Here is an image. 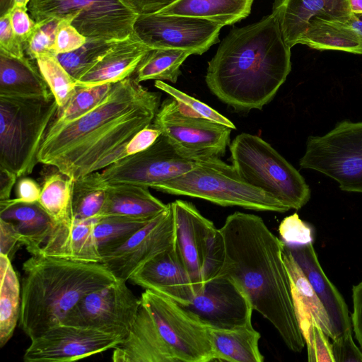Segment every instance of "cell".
Returning a JSON list of instances; mask_svg holds the SVG:
<instances>
[{"mask_svg": "<svg viewBox=\"0 0 362 362\" xmlns=\"http://www.w3.org/2000/svg\"><path fill=\"white\" fill-rule=\"evenodd\" d=\"M223 26L192 16L159 13L138 15L133 34L150 49H180L202 54L218 42Z\"/></svg>", "mask_w": 362, "mask_h": 362, "instance_id": "obj_14", "label": "cell"}, {"mask_svg": "<svg viewBox=\"0 0 362 362\" xmlns=\"http://www.w3.org/2000/svg\"><path fill=\"white\" fill-rule=\"evenodd\" d=\"M96 221L74 220L55 224L37 255L78 262L100 263L94 235Z\"/></svg>", "mask_w": 362, "mask_h": 362, "instance_id": "obj_22", "label": "cell"}, {"mask_svg": "<svg viewBox=\"0 0 362 362\" xmlns=\"http://www.w3.org/2000/svg\"><path fill=\"white\" fill-rule=\"evenodd\" d=\"M23 245L20 236L13 225L0 218V255L12 260L18 249Z\"/></svg>", "mask_w": 362, "mask_h": 362, "instance_id": "obj_47", "label": "cell"}, {"mask_svg": "<svg viewBox=\"0 0 362 362\" xmlns=\"http://www.w3.org/2000/svg\"><path fill=\"white\" fill-rule=\"evenodd\" d=\"M154 86L174 98L183 113L191 117L209 119L223 124L232 129H235V124L223 115L208 105L175 88L170 84L163 81L156 80L155 81Z\"/></svg>", "mask_w": 362, "mask_h": 362, "instance_id": "obj_39", "label": "cell"}, {"mask_svg": "<svg viewBox=\"0 0 362 362\" xmlns=\"http://www.w3.org/2000/svg\"><path fill=\"white\" fill-rule=\"evenodd\" d=\"M114 362L214 361L209 327L177 302L146 289L129 335L113 349Z\"/></svg>", "mask_w": 362, "mask_h": 362, "instance_id": "obj_4", "label": "cell"}, {"mask_svg": "<svg viewBox=\"0 0 362 362\" xmlns=\"http://www.w3.org/2000/svg\"><path fill=\"white\" fill-rule=\"evenodd\" d=\"M160 94L135 78L112 84L106 98L79 119L46 134L37 159L74 180L99 171L102 161L151 124Z\"/></svg>", "mask_w": 362, "mask_h": 362, "instance_id": "obj_2", "label": "cell"}, {"mask_svg": "<svg viewBox=\"0 0 362 362\" xmlns=\"http://www.w3.org/2000/svg\"><path fill=\"white\" fill-rule=\"evenodd\" d=\"M0 346L3 347L12 337L20 319L21 286L11 260L0 255Z\"/></svg>", "mask_w": 362, "mask_h": 362, "instance_id": "obj_30", "label": "cell"}, {"mask_svg": "<svg viewBox=\"0 0 362 362\" xmlns=\"http://www.w3.org/2000/svg\"><path fill=\"white\" fill-rule=\"evenodd\" d=\"M58 105L49 97L0 95V168L30 174Z\"/></svg>", "mask_w": 362, "mask_h": 362, "instance_id": "obj_6", "label": "cell"}, {"mask_svg": "<svg viewBox=\"0 0 362 362\" xmlns=\"http://www.w3.org/2000/svg\"><path fill=\"white\" fill-rule=\"evenodd\" d=\"M197 161L184 158L160 134L147 149L118 160L102 170L103 185L127 183L154 189L197 166Z\"/></svg>", "mask_w": 362, "mask_h": 362, "instance_id": "obj_15", "label": "cell"}, {"mask_svg": "<svg viewBox=\"0 0 362 362\" xmlns=\"http://www.w3.org/2000/svg\"><path fill=\"white\" fill-rule=\"evenodd\" d=\"M298 44L318 50H336L362 54V36L346 23L313 17Z\"/></svg>", "mask_w": 362, "mask_h": 362, "instance_id": "obj_28", "label": "cell"}, {"mask_svg": "<svg viewBox=\"0 0 362 362\" xmlns=\"http://www.w3.org/2000/svg\"><path fill=\"white\" fill-rule=\"evenodd\" d=\"M74 180L56 169L45 177L38 202L57 223L74 220L72 197Z\"/></svg>", "mask_w": 362, "mask_h": 362, "instance_id": "obj_31", "label": "cell"}, {"mask_svg": "<svg viewBox=\"0 0 362 362\" xmlns=\"http://www.w3.org/2000/svg\"><path fill=\"white\" fill-rule=\"evenodd\" d=\"M360 16L361 18H362V15H358Z\"/></svg>", "mask_w": 362, "mask_h": 362, "instance_id": "obj_55", "label": "cell"}, {"mask_svg": "<svg viewBox=\"0 0 362 362\" xmlns=\"http://www.w3.org/2000/svg\"><path fill=\"white\" fill-rule=\"evenodd\" d=\"M310 362H335L328 336L315 322L305 339Z\"/></svg>", "mask_w": 362, "mask_h": 362, "instance_id": "obj_42", "label": "cell"}, {"mask_svg": "<svg viewBox=\"0 0 362 362\" xmlns=\"http://www.w3.org/2000/svg\"><path fill=\"white\" fill-rule=\"evenodd\" d=\"M185 307L209 327L232 329L252 325L254 310L248 296L227 278L215 277L207 281Z\"/></svg>", "mask_w": 362, "mask_h": 362, "instance_id": "obj_18", "label": "cell"}, {"mask_svg": "<svg viewBox=\"0 0 362 362\" xmlns=\"http://www.w3.org/2000/svg\"><path fill=\"white\" fill-rule=\"evenodd\" d=\"M117 280L84 296L64 323L90 328L125 339L135 321L140 304L127 286Z\"/></svg>", "mask_w": 362, "mask_h": 362, "instance_id": "obj_13", "label": "cell"}, {"mask_svg": "<svg viewBox=\"0 0 362 362\" xmlns=\"http://www.w3.org/2000/svg\"><path fill=\"white\" fill-rule=\"evenodd\" d=\"M214 361L262 362L259 341L261 335L252 325L232 329L209 327Z\"/></svg>", "mask_w": 362, "mask_h": 362, "instance_id": "obj_27", "label": "cell"}, {"mask_svg": "<svg viewBox=\"0 0 362 362\" xmlns=\"http://www.w3.org/2000/svg\"><path fill=\"white\" fill-rule=\"evenodd\" d=\"M291 47L276 16L232 29L208 62L205 81L221 101L236 111L262 110L291 70Z\"/></svg>", "mask_w": 362, "mask_h": 362, "instance_id": "obj_3", "label": "cell"}, {"mask_svg": "<svg viewBox=\"0 0 362 362\" xmlns=\"http://www.w3.org/2000/svg\"><path fill=\"white\" fill-rule=\"evenodd\" d=\"M353 311L351 314L352 329L362 350V281L352 288Z\"/></svg>", "mask_w": 362, "mask_h": 362, "instance_id": "obj_48", "label": "cell"}, {"mask_svg": "<svg viewBox=\"0 0 362 362\" xmlns=\"http://www.w3.org/2000/svg\"><path fill=\"white\" fill-rule=\"evenodd\" d=\"M0 218L13 225L31 255L38 254L55 226L38 202H22L16 198L0 201Z\"/></svg>", "mask_w": 362, "mask_h": 362, "instance_id": "obj_24", "label": "cell"}, {"mask_svg": "<svg viewBox=\"0 0 362 362\" xmlns=\"http://www.w3.org/2000/svg\"><path fill=\"white\" fill-rule=\"evenodd\" d=\"M35 60L58 107H63L74 95L77 81L62 65L56 54H42Z\"/></svg>", "mask_w": 362, "mask_h": 362, "instance_id": "obj_38", "label": "cell"}, {"mask_svg": "<svg viewBox=\"0 0 362 362\" xmlns=\"http://www.w3.org/2000/svg\"><path fill=\"white\" fill-rule=\"evenodd\" d=\"M117 42L87 39L79 48L56 56L65 69L77 81L95 66Z\"/></svg>", "mask_w": 362, "mask_h": 362, "instance_id": "obj_37", "label": "cell"}, {"mask_svg": "<svg viewBox=\"0 0 362 362\" xmlns=\"http://www.w3.org/2000/svg\"><path fill=\"white\" fill-rule=\"evenodd\" d=\"M272 13L278 20L285 42L291 48L298 44L313 17L345 22L353 13L349 0H275Z\"/></svg>", "mask_w": 362, "mask_h": 362, "instance_id": "obj_20", "label": "cell"}, {"mask_svg": "<svg viewBox=\"0 0 362 362\" xmlns=\"http://www.w3.org/2000/svg\"><path fill=\"white\" fill-rule=\"evenodd\" d=\"M175 223L171 203L117 248L103 255L101 262L117 280L127 281L145 263L173 247Z\"/></svg>", "mask_w": 362, "mask_h": 362, "instance_id": "obj_17", "label": "cell"}, {"mask_svg": "<svg viewBox=\"0 0 362 362\" xmlns=\"http://www.w3.org/2000/svg\"><path fill=\"white\" fill-rule=\"evenodd\" d=\"M87 38L66 19H61L56 35L55 54L66 53L81 47Z\"/></svg>", "mask_w": 362, "mask_h": 362, "instance_id": "obj_43", "label": "cell"}, {"mask_svg": "<svg viewBox=\"0 0 362 362\" xmlns=\"http://www.w3.org/2000/svg\"><path fill=\"white\" fill-rule=\"evenodd\" d=\"M0 51L16 57H25L23 45L12 28L8 13L0 17Z\"/></svg>", "mask_w": 362, "mask_h": 362, "instance_id": "obj_46", "label": "cell"}, {"mask_svg": "<svg viewBox=\"0 0 362 362\" xmlns=\"http://www.w3.org/2000/svg\"><path fill=\"white\" fill-rule=\"evenodd\" d=\"M151 49L132 34L117 42L95 66L77 80V86L115 83L129 78Z\"/></svg>", "mask_w": 362, "mask_h": 362, "instance_id": "obj_23", "label": "cell"}, {"mask_svg": "<svg viewBox=\"0 0 362 362\" xmlns=\"http://www.w3.org/2000/svg\"><path fill=\"white\" fill-rule=\"evenodd\" d=\"M281 240L288 247L313 243L311 226L303 221L297 213L285 217L279 226Z\"/></svg>", "mask_w": 362, "mask_h": 362, "instance_id": "obj_41", "label": "cell"}, {"mask_svg": "<svg viewBox=\"0 0 362 362\" xmlns=\"http://www.w3.org/2000/svg\"><path fill=\"white\" fill-rule=\"evenodd\" d=\"M61 19L52 18L37 22V28L25 47V52L31 59L45 54H55L56 35Z\"/></svg>", "mask_w": 362, "mask_h": 362, "instance_id": "obj_40", "label": "cell"}, {"mask_svg": "<svg viewBox=\"0 0 362 362\" xmlns=\"http://www.w3.org/2000/svg\"><path fill=\"white\" fill-rule=\"evenodd\" d=\"M219 230L223 255L215 277L227 278L238 284L253 310L272 323L286 346L293 352L302 351L305 342L283 258L284 242L261 217L252 214H230Z\"/></svg>", "mask_w": 362, "mask_h": 362, "instance_id": "obj_1", "label": "cell"}, {"mask_svg": "<svg viewBox=\"0 0 362 362\" xmlns=\"http://www.w3.org/2000/svg\"><path fill=\"white\" fill-rule=\"evenodd\" d=\"M332 347L335 362H362V350L355 344L352 332L336 338Z\"/></svg>", "mask_w": 362, "mask_h": 362, "instance_id": "obj_45", "label": "cell"}, {"mask_svg": "<svg viewBox=\"0 0 362 362\" xmlns=\"http://www.w3.org/2000/svg\"><path fill=\"white\" fill-rule=\"evenodd\" d=\"M28 11V6L14 5L8 13L12 28L24 50L37 25V23L29 16Z\"/></svg>", "mask_w": 362, "mask_h": 362, "instance_id": "obj_44", "label": "cell"}, {"mask_svg": "<svg viewBox=\"0 0 362 362\" xmlns=\"http://www.w3.org/2000/svg\"><path fill=\"white\" fill-rule=\"evenodd\" d=\"M192 53L180 49H153L144 57L136 74V80L168 81L176 83L181 74L180 66Z\"/></svg>", "mask_w": 362, "mask_h": 362, "instance_id": "obj_32", "label": "cell"}, {"mask_svg": "<svg viewBox=\"0 0 362 362\" xmlns=\"http://www.w3.org/2000/svg\"><path fill=\"white\" fill-rule=\"evenodd\" d=\"M112 84L77 86L69 101L63 107H58L46 134L79 119L93 110L106 98L111 90Z\"/></svg>", "mask_w": 362, "mask_h": 362, "instance_id": "obj_35", "label": "cell"}, {"mask_svg": "<svg viewBox=\"0 0 362 362\" xmlns=\"http://www.w3.org/2000/svg\"><path fill=\"white\" fill-rule=\"evenodd\" d=\"M229 149L233 167L249 185L271 194L290 209L298 210L310 200L311 191L304 177L259 136L241 133Z\"/></svg>", "mask_w": 362, "mask_h": 362, "instance_id": "obj_8", "label": "cell"}, {"mask_svg": "<svg viewBox=\"0 0 362 362\" xmlns=\"http://www.w3.org/2000/svg\"><path fill=\"white\" fill-rule=\"evenodd\" d=\"M18 178L13 173L0 168V201L11 199L12 189L16 184Z\"/></svg>", "mask_w": 362, "mask_h": 362, "instance_id": "obj_51", "label": "cell"}, {"mask_svg": "<svg viewBox=\"0 0 362 362\" xmlns=\"http://www.w3.org/2000/svg\"><path fill=\"white\" fill-rule=\"evenodd\" d=\"M36 22L66 19L87 39L119 41L133 34L137 14L123 0H30Z\"/></svg>", "mask_w": 362, "mask_h": 362, "instance_id": "obj_9", "label": "cell"}, {"mask_svg": "<svg viewBox=\"0 0 362 362\" xmlns=\"http://www.w3.org/2000/svg\"><path fill=\"white\" fill-rule=\"evenodd\" d=\"M152 219L122 216H107L97 219L94 224V235L101 258L124 243Z\"/></svg>", "mask_w": 362, "mask_h": 362, "instance_id": "obj_36", "label": "cell"}, {"mask_svg": "<svg viewBox=\"0 0 362 362\" xmlns=\"http://www.w3.org/2000/svg\"><path fill=\"white\" fill-rule=\"evenodd\" d=\"M15 5L28 6L30 0H14Z\"/></svg>", "mask_w": 362, "mask_h": 362, "instance_id": "obj_54", "label": "cell"}, {"mask_svg": "<svg viewBox=\"0 0 362 362\" xmlns=\"http://www.w3.org/2000/svg\"><path fill=\"white\" fill-rule=\"evenodd\" d=\"M153 125L179 154L194 161L221 158L230 145L231 128L183 113L172 97L161 103Z\"/></svg>", "mask_w": 362, "mask_h": 362, "instance_id": "obj_12", "label": "cell"}, {"mask_svg": "<svg viewBox=\"0 0 362 362\" xmlns=\"http://www.w3.org/2000/svg\"><path fill=\"white\" fill-rule=\"evenodd\" d=\"M283 258L290 276L291 288L298 293L308 308L322 331L329 338L334 340L336 335L329 315L304 272L285 244Z\"/></svg>", "mask_w": 362, "mask_h": 362, "instance_id": "obj_34", "label": "cell"}, {"mask_svg": "<svg viewBox=\"0 0 362 362\" xmlns=\"http://www.w3.org/2000/svg\"><path fill=\"white\" fill-rule=\"evenodd\" d=\"M42 186L35 180L23 176L16 182V199L22 202L33 203L39 201Z\"/></svg>", "mask_w": 362, "mask_h": 362, "instance_id": "obj_49", "label": "cell"}, {"mask_svg": "<svg viewBox=\"0 0 362 362\" xmlns=\"http://www.w3.org/2000/svg\"><path fill=\"white\" fill-rule=\"evenodd\" d=\"M103 185L106 188V202L101 217L122 216L153 218L169 206L155 197L148 187L127 183Z\"/></svg>", "mask_w": 362, "mask_h": 362, "instance_id": "obj_25", "label": "cell"}, {"mask_svg": "<svg viewBox=\"0 0 362 362\" xmlns=\"http://www.w3.org/2000/svg\"><path fill=\"white\" fill-rule=\"evenodd\" d=\"M299 165L335 180L342 191L362 193V121L343 120L310 136Z\"/></svg>", "mask_w": 362, "mask_h": 362, "instance_id": "obj_10", "label": "cell"}, {"mask_svg": "<svg viewBox=\"0 0 362 362\" xmlns=\"http://www.w3.org/2000/svg\"><path fill=\"white\" fill-rule=\"evenodd\" d=\"M20 327L30 339L57 325L88 293L117 281L102 263L41 255L23 264Z\"/></svg>", "mask_w": 362, "mask_h": 362, "instance_id": "obj_5", "label": "cell"}, {"mask_svg": "<svg viewBox=\"0 0 362 362\" xmlns=\"http://www.w3.org/2000/svg\"><path fill=\"white\" fill-rule=\"evenodd\" d=\"M106 202V188L98 171L74 180L72 211L75 220L96 221L101 217Z\"/></svg>", "mask_w": 362, "mask_h": 362, "instance_id": "obj_33", "label": "cell"}, {"mask_svg": "<svg viewBox=\"0 0 362 362\" xmlns=\"http://www.w3.org/2000/svg\"><path fill=\"white\" fill-rule=\"evenodd\" d=\"M14 5V0H0V17L8 13Z\"/></svg>", "mask_w": 362, "mask_h": 362, "instance_id": "obj_52", "label": "cell"}, {"mask_svg": "<svg viewBox=\"0 0 362 362\" xmlns=\"http://www.w3.org/2000/svg\"><path fill=\"white\" fill-rule=\"evenodd\" d=\"M137 15L155 13L177 0H123Z\"/></svg>", "mask_w": 362, "mask_h": 362, "instance_id": "obj_50", "label": "cell"}, {"mask_svg": "<svg viewBox=\"0 0 362 362\" xmlns=\"http://www.w3.org/2000/svg\"><path fill=\"white\" fill-rule=\"evenodd\" d=\"M25 362H71L115 349L121 338L98 330L62 323L30 339Z\"/></svg>", "mask_w": 362, "mask_h": 362, "instance_id": "obj_16", "label": "cell"}, {"mask_svg": "<svg viewBox=\"0 0 362 362\" xmlns=\"http://www.w3.org/2000/svg\"><path fill=\"white\" fill-rule=\"evenodd\" d=\"M154 189L199 198L222 206L278 213L290 210L271 194L247 183L232 165L218 158L198 160L192 170L158 185Z\"/></svg>", "mask_w": 362, "mask_h": 362, "instance_id": "obj_7", "label": "cell"}, {"mask_svg": "<svg viewBox=\"0 0 362 362\" xmlns=\"http://www.w3.org/2000/svg\"><path fill=\"white\" fill-rule=\"evenodd\" d=\"M175 223V250L193 284L195 296L214 279L221 265L223 243L219 228L191 202H171Z\"/></svg>", "mask_w": 362, "mask_h": 362, "instance_id": "obj_11", "label": "cell"}, {"mask_svg": "<svg viewBox=\"0 0 362 362\" xmlns=\"http://www.w3.org/2000/svg\"><path fill=\"white\" fill-rule=\"evenodd\" d=\"M26 57L0 51V95L49 97L52 95L37 66Z\"/></svg>", "mask_w": 362, "mask_h": 362, "instance_id": "obj_26", "label": "cell"}, {"mask_svg": "<svg viewBox=\"0 0 362 362\" xmlns=\"http://www.w3.org/2000/svg\"><path fill=\"white\" fill-rule=\"evenodd\" d=\"M287 247L322 303L329 315L336 338L352 332L347 304L339 290L325 274L313 243Z\"/></svg>", "mask_w": 362, "mask_h": 362, "instance_id": "obj_21", "label": "cell"}, {"mask_svg": "<svg viewBox=\"0 0 362 362\" xmlns=\"http://www.w3.org/2000/svg\"><path fill=\"white\" fill-rule=\"evenodd\" d=\"M351 12L356 15H362V0H349Z\"/></svg>", "mask_w": 362, "mask_h": 362, "instance_id": "obj_53", "label": "cell"}, {"mask_svg": "<svg viewBox=\"0 0 362 362\" xmlns=\"http://www.w3.org/2000/svg\"><path fill=\"white\" fill-rule=\"evenodd\" d=\"M253 0H177L158 12L207 19L222 26L246 18Z\"/></svg>", "mask_w": 362, "mask_h": 362, "instance_id": "obj_29", "label": "cell"}, {"mask_svg": "<svg viewBox=\"0 0 362 362\" xmlns=\"http://www.w3.org/2000/svg\"><path fill=\"white\" fill-rule=\"evenodd\" d=\"M134 284L187 306L195 292L175 245L145 263L129 279Z\"/></svg>", "mask_w": 362, "mask_h": 362, "instance_id": "obj_19", "label": "cell"}]
</instances>
